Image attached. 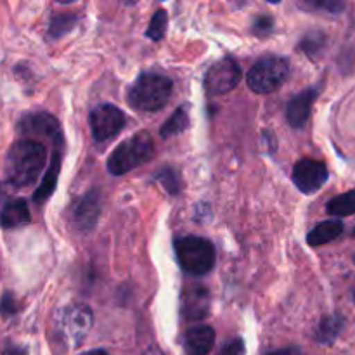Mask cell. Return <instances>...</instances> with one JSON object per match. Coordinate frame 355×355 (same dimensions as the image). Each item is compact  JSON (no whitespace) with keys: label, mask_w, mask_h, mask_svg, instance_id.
I'll list each match as a JSON object with an SVG mask.
<instances>
[{"label":"cell","mask_w":355,"mask_h":355,"mask_svg":"<svg viewBox=\"0 0 355 355\" xmlns=\"http://www.w3.org/2000/svg\"><path fill=\"white\" fill-rule=\"evenodd\" d=\"M144 355H165V354H163L158 347H149V349L146 350Z\"/></svg>","instance_id":"cell-30"},{"label":"cell","mask_w":355,"mask_h":355,"mask_svg":"<svg viewBox=\"0 0 355 355\" xmlns=\"http://www.w3.org/2000/svg\"><path fill=\"white\" fill-rule=\"evenodd\" d=\"M318 96H319V89L312 87V89H307L304 90V92L297 94V96L288 103L286 120L291 127L302 128L305 123H307V120L311 118L312 104H314V101L318 99Z\"/></svg>","instance_id":"cell-13"},{"label":"cell","mask_w":355,"mask_h":355,"mask_svg":"<svg viewBox=\"0 0 355 355\" xmlns=\"http://www.w3.org/2000/svg\"><path fill=\"white\" fill-rule=\"evenodd\" d=\"M30 208H28L26 201L21 198L6 201V205L0 208V225L3 229L21 227V225L30 224Z\"/></svg>","instance_id":"cell-15"},{"label":"cell","mask_w":355,"mask_h":355,"mask_svg":"<svg viewBox=\"0 0 355 355\" xmlns=\"http://www.w3.org/2000/svg\"><path fill=\"white\" fill-rule=\"evenodd\" d=\"M210 312V295L205 286L186 288L182 293V318L187 321H201Z\"/></svg>","instance_id":"cell-12"},{"label":"cell","mask_w":355,"mask_h":355,"mask_svg":"<svg viewBox=\"0 0 355 355\" xmlns=\"http://www.w3.org/2000/svg\"><path fill=\"white\" fill-rule=\"evenodd\" d=\"M155 155V142L148 132H139L121 142L107 158V170L111 175H125L137 166L144 165Z\"/></svg>","instance_id":"cell-3"},{"label":"cell","mask_w":355,"mask_h":355,"mask_svg":"<svg viewBox=\"0 0 355 355\" xmlns=\"http://www.w3.org/2000/svg\"><path fill=\"white\" fill-rule=\"evenodd\" d=\"M101 214V196L97 189H90L83 194L82 200L73 208V222L76 229L82 232H89L96 227V222Z\"/></svg>","instance_id":"cell-11"},{"label":"cell","mask_w":355,"mask_h":355,"mask_svg":"<svg viewBox=\"0 0 355 355\" xmlns=\"http://www.w3.org/2000/svg\"><path fill=\"white\" fill-rule=\"evenodd\" d=\"M329 172L326 165L318 159L304 158L295 165L293 182L304 194H312L321 189L328 180Z\"/></svg>","instance_id":"cell-10"},{"label":"cell","mask_w":355,"mask_h":355,"mask_svg":"<svg viewBox=\"0 0 355 355\" xmlns=\"http://www.w3.org/2000/svg\"><path fill=\"white\" fill-rule=\"evenodd\" d=\"M245 354H246V347L241 338L231 340V342L225 343L224 349L218 352V355H245Z\"/></svg>","instance_id":"cell-27"},{"label":"cell","mask_w":355,"mask_h":355,"mask_svg":"<svg viewBox=\"0 0 355 355\" xmlns=\"http://www.w3.org/2000/svg\"><path fill=\"white\" fill-rule=\"evenodd\" d=\"M354 302H355V290H354Z\"/></svg>","instance_id":"cell-32"},{"label":"cell","mask_w":355,"mask_h":355,"mask_svg":"<svg viewBox=\"0 0 355 355\" xmlns=\"http://www.w3.org/2000/svg\"><path fill=\"white\" fill-rule=\"evenodd\" d=\"M305 7H311V9H324L331 14H338L345 9V3L336 2V0H324V2H307L304 3Z\"/></svg>","instance_id":"cell-26"},{"label":"cell","mask_w":355,"mask_h":355,"mask_svg":"<svg viewBox=\"0 0 355 355\" xmlns=\"http://www.w3.org/2000/svg\"><path fill=\"white\" fill-rule=\"evenodd\" d=\"M92 137L97 142H106L121 132L125 125V113L113 104H99L89 114Z\"/></svg>","instance_id":"cell-8"},{"label":"cell","mask_w":355,"mask_h":355,"mask_svg":"<svg viewBox=\"0 0 355 355\" xmlns=\"http://www.w3.org/2000/svg\"><path fill=\"white\" fill-rule=\"evenodd\" d=\"M215 345V331L211 326L200 324L187 329L184 335V352L186 355H208Z\"/></svg>","instance_id":"cell-14"},{"label":"cell","mask_w":355,"mask_h":355,"mask_svg":"<svg viewBox=\"0 0 355 355\" xmlns=\"http://www.w3.org/2000/svg\"><path fill=\"white\" fill-rule=\"evenodd\" d=\"M17 309H19V305H17L14 295L10 291L3 293V297L0 298V314H2V318H10V315L16 314Z\"/></svg>","instance_id":"cell-25"},{"label":"cell","mask_w":355,"mask_h":355,"mask_svg":"<svg viewBox=\"0 0 355 355\" xmlns=\"http://www.w3.org/2000/svg\"><path fill=\"white\" fill-rule=\"evenodd\" d=\"M187 128H189V113H187L186 106H180L179 110L163 123V127L159 128V135H162L163 139H170L172 135L182 134Z\"/></svg>","instance_id":"cell-19"},{"label":"cell","mask_w":355,"mask_h":355,"mask_svg":"<svg viewBox=\"0 0 355 355\" xmlns=\"http://www.w3.org/2000/svg\"><path fill=\"white\" fill-rule=\"evenodd\" d=\"M354 236H355V227H354Z\"/></svg>","instance_id":"cell-33"},{"label":"cell","mask_w":355,"mask_h":355,"mask_svg":"<svg viewBox=\"0 0 355 355\" xmlns=\"http://www.w3.org/2000/svg\"><path fill=\"white\" fill-rule=\"evenodd\" d=\"M80 355H107V352H104V350H90V352L80 354Z\"/></svg>","instance_id":"cell-31"},{"label":"cell","mask_w":355,"mask_h":355,"mask_svg":"<svg viewBox=\"0 0 355 355\" xmlns=\"http://www.w3.org/2000/svg\"><path fill=\"white\" fill-rule=\"evenodd\" d=\"M156 180H158V182L162 184L163 189H165L166 193L172 194V196H177V194L180 193V180L179 177H177L175 170L172 168L162 170V172L156 175Z\"/></svg>","instance_id":"cell-24"},{"label":"cell","mask_w":355,"mask_h":355,"mask_svg":"<svg viewBox=\"0 0 355 355\" xmlns=\"http://www.w3.org/2000/svg\"><path fill=\"white\" fill-rule=\"evenodd\" d=\"M92 324L94 315L87 305H71L62 314L61 321H59V329L66 342L75 347L85 340Z\"/></svg>","instance_id":"cell-9"},{"label":"cell","mask_w":355,"mask_h":355,"mask_svg":"<svg viewBox=\"0 0 355 355\" xmlns=\"http://www.w3.org/2000/svg\"><path fill=\"white\" fill-rule=\"evenodd\" d=\"M45 159H47V151L42 142L21 139L9 149L7 155L6 182L10 184L14 189L31 186L44 172Z\"/></svg>","instance_id":"cell-1"},{"label":"cell","mask_w":355,"mask_h":355,"mask_svg":"<svg viewBox=\"0 0 355 355\" xmlns=\"http://www.w3.org/2000/svg\"><path fill=\"white\" fill-rule=\"evenodd\" d=\"M326 210H328V214L333 215V217H349V215H354L355 214V189L347 191V193L329 200Z\"/></svg>","instance_id":"cell-20"},{"label":"cell","mask_w":355,"mask_h":355,"mask_svg":"<svg viewBox=\"0 0 355 355\" xmlns=\"http://www.w3.org/2000/svg\"><path fill=\"white\" fill-rule=\"evenodd\" d=\"M272 28H274V19L269 16H260L259 19L255 21V24H253V31H255L257 35H260V37L269 35L270 31H272Z\"/></svg>","instance_id":"cell-28"},{"label":"cell","mask_w":355,"mask_h":355,"mask_svg":"<svg viewBox=\"0 0 355 355\" xmlns=\"http://www.w3.org/2000/svg\"><path fill=\"white\" fill-rule=\"evenodd\" d=\"M62 149H64V148H54L51 165H49L47 172H45L44 179H42V184L38 186V189L35 191V194H33L35 203H42V201H45L47 198H51V194L54 193L55 186H58L59 172H61Z\"/></svg>","instance_id":"cell-16"},{"label":"cell","mask_w":355,"mask_h":355,"mask_svg":"<svg viewBox=\"0 0 355 355\" xmlns=\"http://www.w3.org/2000/svg\"><path fill=\"white\" fill-rule=\"evenodd\" d=\"M78 16L75 12H58L52 16L51 28H49V37L52 38H61L68 31L75 28Z\"/></svg>","instance_id":"cell-21"},{"label":"cell","mask_w":355,"mask_h":355,"mask_svg":"<svg viewBox=\"0 0 355 355\" xmlns=\"http://www.w3.org/2000/svg\"><path fill=\"white\" fill-rule=\"evenodd\" d=\"M324 45H326V35L321 33V31H311V33H307L300 40V49L305 52V54L311 55V58L318 55L319 52L324 49Z\"/></svg>","instance_id":"cell-23"},{"label":"cell","mask_w":355,"mask_h":355,"mask_svg":"<svg viewBox=\"0 0 355 355\" xmlns=\"http://www.w3.org/2000/svg\"><path fill=\"white\" fill-rule=\"evenodd\" d=\"M241 66L232 58H224L215 62L205 75V90L210 96H224L241 82Z\"/></svg>","instance_id":"cell-6"},{"label":"cell","mask_w":355,"mask_h":355,"mask_svg":"<svg viewBox=\"0 0 355 355\" xmlns=\"http://www.w3.org/2000/svg\"><path fill=\"white\" fill-rule=\"evenodd\" d=\"M166 24H168V14H166L165 9H158L155 12V16L151 17V21H149L146 35H148L153 42L162 40L166 33Z\"/></svg>","instance_id":"cell-22"},{"label":"cell","mask_w":355,"mask_h":355,"mask_svg":"<svg viewBox=\"0 0 355 355\" xmlns=\"http://www.w3.org/2000/svg\"><path fill=\"white\" fill-rule=\"evenodd\" d=\"M173 83L168 76L146 73L135 80L128 90V103L132 107L148 113H155L166 106L172 96Z\"/></svg>","instance_id":"cell-2"},{"label":"cell","mask_w":355,"mask_h":355,"mask_svg":"<svg viewBox=\"0 0 355 355\" xmlns=\"http://www.w3.org/2000/svg\"><path fill=\"white\" fill-rule=\"evenodd\" d=\"M290 75V62L281 55H266L252 66L246 83L255 94H270L279 89Z\"/></svg>","instance_id":"cell-5"},{"label":"cell","mask_w":355,"mask_h":355,"mask_svg":"<svg viewBox=\"0 0 355 355\" xmlns=\"http://www.w3.org/2000/svg\"><path fill=\"white\" fill-rule=\"evenodd\" d=\"M343 232V222L340 220H326L315 225L307 236V243L311 246H322L328 243L335 241Z\"/></svg>","instance_id":"cell-17"},{"label":"cell","mask_w":355,"mask_h":355,"mask_svg":"<svg viewBox=\"0 0 355 355\" xmlns=\"http://www.w3.org/2000/svg\"><path fill=\"white\" fill-rule=\"evenodd\" d=\"M354 260H355V257H354Z\"/></svg>","instance_id":"cell-34"},{"label":"cell","mask_w":355,"mask_h":355,"mask_svg":"<svg viewBox=\"0 0 355 355\" xmlns=\"http://www.w3.org/2000/svg\"><path fill=\"white\" fill-rule=\"evenodd\" d=\"M19 132L26 135L30 141L47 139V141L52 142L54 148H64V137H62L59 121L52 114L45 113V111H38V113L23 116V120L19 121Z\"/></svg>","instance_id":"cell-7"},{"label":"cell","mask_w":355,"mask_h":355,"mask_svg":"<svg viewBox=\"0 0 355 355\" xmlns=\"http://www.w3.org/2000/svg\"><path fill=\"white\" fill-rule=\"evenodd\" d=\"M343 326H345V318L340 314L326 315L322 321L319 322L318 329H315V340L322 345H331L342 333Z\"/></svg>","instance_id":"cell-18"},{"label":"cell","mask_w":355,"mask_h":355,"mask_svg":"<svg viewBox=\"0 0 355 355\" xmlns=\"http://www.w3.org/2000/svg\"><path fill=\"white\" fill-rule=\"evenodd\" d=\"M267 355H302V350L298 347H286V349L276 350V352H270Z\"/></svg>","instance_id":"cell-29"},{"label":"cell","mask_w":355,"mask_h":355,"mask_svg":"<svg viewBox=\"0 0 355 355\" xmlns=\"http://www.w3.org/2000/svg\"><path fill=\"white\" fill-rule=\"evenodd\" d=\"M175 253L180 267L191 276H205L217 260L214 245L200 236H184L175 241Z\"/></svg>","instance_id":"cell-4"}]
</instances>
